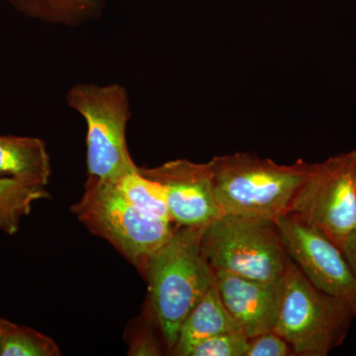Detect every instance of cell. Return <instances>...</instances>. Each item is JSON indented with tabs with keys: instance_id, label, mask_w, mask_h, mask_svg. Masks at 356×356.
<instances>
[{
	"instance_id": "19",
	"label": "cell",
	"mask_w": 356,
	"mask_h": 356,
	"mask_svg": "<svg viewBox=\"0 0 356 356\" xmlns=\"http://www.w3.org/2000/svg\"><path fill=\"white\" fill-rule=\"evenodd\" d=\"M343 254L356 276V227L346 238L343 247Z\"/></svg>"
},
{
	"instance_id": "13",
	"label": "cell",
	"mask_w": 356,
	"mask_h": 356,
	"mask_svg": "<svg viewBox=\"0 0 356 356\" xmlns=\"http://www.w3.org/2000/svg\"><path fill=\"white\" fill-rule=\"evenodd\" d=\"M17 13L50 24L79 27L99 19L106 0H4Z\"/></svg>"
},
{
	"instance_id": "11",
	"label": "cell",
	"mask_w": 356,
	"mask_h": 356,
	"mask_svg": "<svg viewBox=\"0 0 356 356\" xmlns=\"http://www.w3.org/2000/svg\"><path fill=\"white\" fill-rule=\"evenodd\" d=\"M235 331L242 330L225 308L214 282L182 323L170 353L173 355L191 356L192 350L205 339Z\"/></svg>"
},
{
	"instance_id": "1",
	"label": "cell",
	"mask_w": 356,
	"mask_h": 356,
	"mask_svg": "<svg viewBox=\"0 0 356 356\" xmlns=\"http://www.w3.org/2000/svg\"><path fill=\"white\" fill-rule=\"evenodd\" d=\"M203 228L177 226L149 257L143 275L156 325L170 351L182 323L215 282V271L201 250Z\"/></svg>"
},
{
	"instance_id": "6",
	"label": "cell",
	"mask_w": 356,
	"mask_h": 356,
	"mask_svg": "<svg viewBox=\"0 0 356 356\" xmlns=\"http://www.w3.org/2000/svg\"><path fill=\"white\" fill-rule=\"evenodd\" d=\"M67 102L88 126V177L115 181L137 168L126 140L131 108L124 86L76 84L67 91Z\"/></svg>"
},
{
	"instance_id": "14",
	"label": "cell",
	"mask_w": 356,
	"mask_h": 356,
	"mask_svg": "<svg viewBox=\"0 0 356 356\" xmlns=\"http://www.w3.org/2000/svg\"><path fill=\"white\" fill-rule=\"evenodd\" d=\"M49 198L50 193L46 187L15 178L0 177V231L15 235L21 220L30 214L33 205Z\"/></svg>"
},
{
	"instance_id": "16",
	"label": "cell",
	"mask_w": 356,
	"mask_h": 356,
	"mask_svg": "<svg viewBox=\"0 0 356 356\" xmlns=\"http://www.w3.org/2000/svg\"><path fill=\"white\" fill-rule=\"evenodd\" d=\"M60 348L51 337L32 329L14 324L6 337L1 356H58Z\"/></svg>"
},
{
	"instance_id": "5",
	"label": "cell",
	"mask_w": 356,
	"mask_h": 356,
	"mask_svg": "<svg viewBox=\"0 0 356 356\" xmlns=\"http://www.w3.org/2000/svg\"><path fill=\"white\" fill-rule=\"evenodd\" d=\"M355 317L350 303L314 286L289 259L274 332L290 344L295 355L327 356L343 344Z\"/></svg>"
},
{
	"instance_id": "10",
	"label": "cell",
	"mask_w": 356,
	"mask_h": 356,
	"mask_svg": "<svg viewBox=\"0 0 356 356\" xmlns=\"http://www.w3.org/2000/svg\"><path fill=\"white\" fill-rule=\"evenodd\" d=\"M215 284L225 308L248 337L274 331L282 302L283 278L262 281L218 270Z\"/></svg>"
},
{
	"instance_id": "17",
	"label": "cell",
	"mask_w": 356,
	"mask_h": 356,
	"mask_svg": "<svg viewBox=\"0 0 356 356\" xmlns=\"http://www.w3.org/2000/svg\"><path fill=\"white\" fill-rule=\"evenodd\" d=\"M248 339L242 331L224 332L199 343L191 356H245Z\"/></svg>"
},
{
	"instance_id": "8",
	"label": "cell",
	"mask_w": 356,
	"mask_h": 356,
	"mask_svg": "<svg viewBox=\"0 0 356 356\" xmlns=\"http://www.w3.org/2000/svg\"><path fill=\"white\" fill-rule=\"evenodd\" d=\"M290 259L314 286L346 300L356 315V276L341 252L320 229L295 213L275 218Z\"/></svg>"
},
{
	"instance_id": "3",
	"label": "cell",
	"mask_w": 356,
	"mask_h": 356,
	"mask_svg": "<svg viewBox=\"0 0 356 356\" xmlns=\"http://www.w3.org/2000/svg\"><path fill=\"white\" fill-rule=\"evenodd\" d=\"M79 222L113 245L144 275L149 257L175 232V222L136 208L113 181L89 177L81 200L70 207Z\"/></svg>"
},
{
	"instance_id": "2",
	"label": "cell",
	"mask_w": 356,
	"mask_h": 356,
	"mask_svg": "<svg viewBox=\"0 0 356 356\" xmlns=\"http://www.w3.org/2000/svg\"><path fill=\"white\" fill-rule=\"evenodd\" d=\"M209 163L222 214L270 219L291 211L314 165L302 159L291 165H280L247 153L214 156Z\"/></svg>"
},
{
	"instance_id": "18",
	"label": "cell",
	"mask_w": 356,
	"mask_h": 356,
	"mask_svg": "<svg viewBox=\"0 0 356 356\" xmlns=\"http://www.w3.org/2000/svg\"><path fill=\"white\" fill-rule=\"evenodd\" d=\"M295 355L290 344L277 332L271 331L250 337L245 356Z\"/></svg>"
},
{
	"instance_id": "7",
	"label": "cell",
	"mask_w": 356,
	"mask_h": 356,
	"mask_svg": "<svg viewBox=\"0 0 356 356\" xmlns=\"http://www.w3.org/2000/svg\"><path fill=\"white\" fill-rule=\"evenodd\" d=\"M290 212L317 227L343 250L356 227V151L314 163Z\"/></svg>"
},
{
	"instance_id": "12",
	"label": "cell",
	"mask_w": 356,
	"mask_h": 356,
	"mask_svg": "<svg viewBox=\"0 0 356 356\" xmlns=\"http://www.w3.org/2000/svg\"><path fill=\"white\" fill-rule=\"evenodd\" d=\"M51 175L50 154L43 140L0 135V177L47 187Z\"/></svg>"
},
{
	"instance_id": "15",
	"label": "cell",
	"mask_w": 356,
	"mask_h": 356,
	"mask_svg": "<svg viewBox=\"0 0 356 356\" xmlns=\"http://www.w3.org/2000/svg\"><path fill=\"white\" fill-rule=\"evenodd\" d=\"M113 182L136 208L149 216L172 222L161 185L143 177L138 172V166L133 172L126 173Z\"/></svg>"
},
{
	"instance_id": "4",
	"label": "cell",
	"mask_w": 356,
	"mask_h": 356,
	"mask_svg": "<svg viewBox=\"0 0 356 356\" xmlns=\"http://www.w3.org/2000/svg\"><path fill=\"white\" fill-rule=\"evenodd\" d=\"M200 245L213 270L252 280H282L290 259L270 218L222 214L204 227Z\"/></svg>"
},
{
	"instance_id": "20",
	"label": "cell",
	"mask_w": 356,
	"mask_h": 356,
	"mask_svg": "<svg viewBox=\"0 0 356 356\" xmlns=\"http://www.w3.org/2000/svg\"><path fill=\"white\" fill-rule=\"evenodd\" d=\"M14 325V323L0 317V356H1L2 346H3L4 341L11 327Z\"/></svg>"
},
{
	"instance_id": "9",
	"label": "cell",
	"mask_w": 356,
	"mask_h": 356,
	"mask_svg": "<svg viewBox=\"0 0 356 356\" xmlns=\"http://www.w3.org/2000/svg\"><path fill=\"white\" fill-rule=\"evenodd\" d=\"M138 172L161 185L175 226L205 227L222 215L215 196L209 161L175 159L156 168L138 166Z\"/></svg>"
}]
</instances>
